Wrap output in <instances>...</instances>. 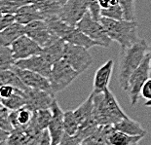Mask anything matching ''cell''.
<instances>
[{"label": "cell", "instance_id": "6da1fadb", "mask_svg": "<svg viewBox=\"0 0 151 145\" xmlns=\"http://www.w3.org/2000/svg\"><path fill=\"white\" fill-rule=\"evenodd\" d=\"M93 117L99 126H104L114 125L129 116L121 108L112 92L107 89L104 93H94Z\"/></svg>", "mask_w": 151, "mask_h": 145}, {"label": "cell", "instance_id": "7a4b0ae2", "mask_svg": "<svg viewBox=\"0 0 151 145\" xmlns=\"http://www.w3.org/2000/svg\"><path fill=\"white\" fill-rule=\"evenodd\" d=\"M149 50V45L144 39L137 40L131 47L122 49L119 60L118 79L122 90L127 91L128 82L131 75L142 62Z\"/></svg>", "mask_w": 151, "mask_h": 145}, {"label": "cell", "instance_id": "3957f363", "mask_svg": "<svg viewBox=\"0 0 151 145\" xmlns=\"http://www.w3.org/2000/svg\"><path fill=\"white\" fill-rule=\"evenodd\" d=\"M99 21L106 30L112 41L120 45L121 49L131 47L139 39L137 34L139 24L137 21L113 20V19L101 17Z\"/></svg>", "mask_w": 151, "mask_h": 145}, {"label": "cell", "instance_id": "277c9868", "mask_svg": "<svg viewBox=\"0 0 151 145\" xmlns=\"http://www.w3.org/2000/svg\"><path fill=\"white\" fill-rule=\"evenodd\" d=\"M80 75L73 67L68 64L63 59L58 60L52 66V72L50 76V82L52 90L58 93L66 89L70 84Z\"/></svg>", "mask_w": 151, "mask_h": 145}, {"label": "cell", "instance_id": "5b68a950", "mask_svg": "<svg viewBox=\"0 0 151 145\" xmlns=\"http://www.w3.org/2000/svg\"><path fill=\"white\" fill-rule=\"evenodd\" d=\"M76 27L89 36L91 39L98 42L101 47L108 48L111 44V38L108 36L106 30L101 21L95 20L90 11H87L83 18L76 24Z\"/></svg>", "mask_w": 151, "mask_h": 145}, {"label": "cell", "instance_id": "8992f818", "mask_svg": "<svg viewBox=\"0 0 151 145\" xmlns=\"http://www.w3.org/2000/svg\"><path fill=\"white\" fill-rule=\"evenodd\" d=\"M150 77V59L149 54L147 53L140 65L133 72L128 82L127 93L129 95L130 103L134 106L139 102V96L141 95V89Z\"/></svg>", "mask_w": 151, "mask_h": 145}, {"label": "cell", "instance_id": "52a82bcc", "mask_svg": "<svg viewBox=\"0 0 151 145\" xmlns=\"http://www.w3.org/2000/svg\"><path fill=\"white\" fill-rule=\"evenodd\" d=\"M88 50L89 49L83 46L66 42L63 59L70 64L77 72L82 74L93 63V57Z\"/></svg>", "mask_w": 151, "mask_h": 145}, {"label": "cell", "instance_id": "ba28073f", "mask_svg": "<svg viewBox=\"0 0 151 145\" xmlns=\"http://www.w3.org/2000/svg\"><path fill=\"white\" fill-rule=\"evenodd\" d=\"M87 11H89L88 0H67L62 5L58 16L68 24L76 27Z\"/></svg>", "mask_w": 151, "mask_h": 145}, {"label": "cell", "instance_id": "9c48e42d", "mask_svg": "<svg viewBox=\"0 0 151 145\" xmlns=\"http://www.w3.org/2000/svg\"><path fill=\"white\" fill-rule=\"evenodd\" d=\"M25 95H27V105L33 111L51 108L54 101L56 100L55 93L41 89L29 88L25 92Z\"/></svg>", "mask_w": 151, "mask_h": 145}, {"label": "cell", "instance_id": "30bf717a", "mask_svg": "<svg viewBox=\"0 0 151 145\" xmlns=\"http://www.w3.org/2000/svg\"><path fill=\"white\" fill-rule=\"evenodd\" d=\"M10 47L12 48L16 62L19 60L27 59L34 55H39L42 51V47L27 34L16 40Z\"/></svg>", "mask_w": 151, "mask_h": 145}, {"label": "cell", "instance_id": "8fae6325", "mask_svg": "<svg viewBox=\"0 0 151 145\" xmlns=\"http://www.w3.org/2000/svg\"><path fill=\"white\" fill-rule=\"evenodd\" d=\"M10 69L14 70V71L20 76V78L22 80V82H24L28 88L41 89V90H45V91L53 92L51 82L49 78H47V77L41 75V74L37 72L31 71V70L20 68V67H18L17 65H13Z\"/></svg>", "mask_w": 151, "mask_h": 145}, {"label": "cell", "instance_id": "7c38bea8", "mask_svg": "<svg viewBox=\"0 0 151 145\" xmlns=\"http://www.w3.org/2000/svg\"><path fill=\"white\" fill-rule=\"evenodd\" d=\"M51 110L53 112V117L48 127V130L52 136V145H58L60 144V141L65 134V123H63L65 112L60 107L57 100L54 101Z\"/></svg>", "mask_w": 151, "mask_h": 145}, {"label": "cell", "instance_id": "4fadbf2b", "mask_svg": "<svg viewBox=\"0 0 151 145\" xmlns=\"http://www.w3.org/2000/svg\"><path fill=\"white\" fill-rule=\"evenodd\" d=\"M15 65L22 69H28L31 71L37 72L47 78H50L51 72H52V66L48 60H46L41 55H34L27 59L19 60L16 62Z\"/></svg>", "mask_w": 151, "mask_h": 145}, {"label": "cell", "instance_id": "5bb4252c", "mask_svg": "<svg viewBox=\"0 0 151 145\" xmlns=\"http://www.w3.org/2000/svg\"><path fill=\"white\" fill-rule=\"evenodd\" d=\"M24 28L25 34L37 42L41 47H43L54 35L45 20L33 21L24 25Z\"/></svg>", "mask_w": 151, "mask_h": 145}, {"label": "cell", "instance_id": "9a60e30c", "mask_svg": "<svg viewBox=\"0 0 151 145\" xmlns=\"http://www.w3.org/2000/svg\"><path fill=\"white\" fill-rule=\"evenodd\" d=\"M66 42L57 35H53L51 39L42 47L40 55L51 64H54L63 57Z\"/></svg>", "mask_w": 151, "mask_h": 145}, {"label": "cell", "instance_id": "2e32d148", "mask_svg": "<svg viewBox=\"0 0 151 145\" xmlns=\"http://www.w3.org/2000/svg\"><path fill=\"white\" fill-rule=\"evenodd\" d=\"M114 67V60H108L106 62L99 67L95 73L93 81V93H101L108 89L112 72Z\"/></svg>", "mask_w": 151, "mask_h": 145}, {"label": "cell", "instance_id": "e0dca14e", "mask_svg": "<svg viewBox=\"0 0 151 145\" xmlns=\"http://www.w3.org/2000/svg\"><path fill=\"white\" fill-rule=\"evenodd\" d=\"M60 38H63L67 43L79 45V46H83L87 48V49H90V48L95 46H99L98 42L91 39L89 36H87L85 33H83L81 30L78 29L74 25L70 24L67 25L65 29L63 30L62 35H60Z\"/></svg>", "mask_w": 151, "mask_h": 145}, {"label": "cell", "instance_id": "ac0fdd59", "mask_svg": "<svg viewBox=\"0 0 151 145\" xmlns=\"http://www.w3.org/2000/svg\"><path fill=\"white\" fill-rule=\"evenodd\" d=\"M34 111L27 105H24L17 110L10 111L9 118L14 128H22L24 130L30 124L33 118Z\"/></svg>", "mask_w": 151, "mask_h": 145}, {"label": "cell", "instance_id": "d6986e66", "mask_svg": "<svg viewBox=\"0 0 151 145\" xmlns=\"http://www.w3.org/2000/svg\"><path fill=\"white\" fill-rule=\"evenodd\" d=\"M15 16L16 22L24 25H27V24H29V22L33 21L45 20L46 19V17L42 13L31 3L21 7L15 14Z\"/></svg>", "mask_w": 151, "mask_h": 145}, {"label": "cell", "instance_id": "ffe728a7", "mask_svg": "<svg viewBox=\"0 0 151 145\" xmlns=\"http://www.w3.org/2000/svg\"><path fill=\"white\" fill-rule=\"evenodd\" d=\"M93 110H94V93H91L88 98L85 101H83L75 110H73L80 127L85 126L94 119Z\"/></svg>", "mask_w": 151, "mask_h": 145}, {"label": "cell", "instance_id": "44dd1931", "mask_svg": "<svg viewBox=\"0 0 151 145\" xmlns=\"http://www.w3.org/2000/svg\"><path fill=\"white\" fill-rule=\"evenodd\" d=\"M24 34V25L16 22L10 27L1 30L0 32V44H1V46H11L16 40Z\"/></svg>", "mask_w": 151, "mask_h": 145}, {"label": "cell", "instance_id": "7402d4cb", "mask_svg": "<svg viewBox=\"0 0 151 145\" xmlns=\"http://www.w3.org/2000/svg\"><path fill=\"white\" fill-rule=\"evenodd\" d=\"M115 130L113 125L99 126L98 130L94 134L88 136L83 141L84 145H95V144H107L109 145V136L111 133Z\"/></svg>", "mask_w": 151, "mask_h": 145}, {"label": "cell", "instance_id": "603a6c76", "mask_svg": "<svg viewBox=\"0 0 151 145\" xmlns=\"http://www.w3.org/2000/svg\"><path fill=\"white\" fill-rule=\"evenodd\" d=\"M114 128L118 131H121L123 133H126L131 135H145L146 131L139 122L133 120L130 117L124 118L114 124Z\"/></svg>", "mask_w": 151, "mask_h": 145}, {"label": "cell", "instance_id": "cb8c5ba5", "mask_svg": "<svg viewBox=\"0 0 151 145\" xmlns=\"http://www.w3.org/2000/svg\"><path fill=\"white\" fill-rule=\"evenodd\" d=\"M144 136L145 135H131L115 128L108 139L110 145H133L137 144Z\"/></svg>", "mask_w": 151, "mask_h": 145}, {"label": "cell", "instance_id": "d4e9b609", "mask_svg": "<svg viewBox=\"0 0 151 145\" xmlns=\"http://www.w3.org/2000/svg\"><path fill=\"white\" fill-rule=\"evenodd\" d=\"M0 84L1 85H10L17 89H20L24 93L27 91L28 87L22 82L20 76L12 69L0 70Z\"/></svg>", "mask_w": 151, "mask_h": 145}, {"label": "cell", "instance_id": "484cf974", "mask_svg": "<svg viewBox=\"0 0 151 145\" xmlns=\"http://www.w3.org/2000/svg\"><path fill=\"white\" fill-rule=\"evenodd\" d=\"M30 3L33 4L46 18L59 15L62 8L59 0H30Z\"/></svg>", "mask_w": 151, "mask_h": 145}, {"label": "cell", "instance_id": "4316f807", "mask_svg": "<svg viewBox=\"0 0 151 145\" xmlns=\"http://www.w3.org/2000/svg\"><path fill=\"white\" fill-rule=\"evenodd\" d=\"M1 104L7 107L10 111L20 109L22 106L27 105V95L24 91L16 88L14 95H12L10 98H1Z\"/></svg>", "mask_w": 151, "mask_h": 145}, {"label": "cell", "instance_id": "83f0119b", "mask_svg": "<svg viewBox=\"0 0 151 145\" xmlns=\"http://www.w3.org/2000/svg\"><path fill=\"white\" fill-rule=\"evenodd\" d=\"M8 145H25L32 144L31 138L22 128H14L7 140Z\"/></svg>", "mask_w": 151, "mask_h": 145}, {"label": "cell", "instance_id": "f1b7e54d", "mask_svg": "<svg viewBox=\"0 0 151 145\" xmlns=\"http://www.w3.org/2000/svg\"><path fill=\"white\" fill-rule=\"evenodd\" d=\"M53 117V112L51 110V108L48 109H41V110L34 111L33 115V121L35 124L38 126V128L41 130H46L48 128L50 125V122L52 120Z\"/></svg>", "mask_w": 151, "mask_h": 145}, {"label": "cell", "instance_id": "f546056e", "mask_svg": "<svg viewBox=\"0 0 151 145\" xmlns=\"http://www.w3.org/2000/svg\"><path fill=\"white\" fill-rule=\"evenodd\" d=\"M63 123H65V134L68 135H74L78 133L80 125L77 121L73 110H67L65 112Z\"/></svg>", "mask_w": 151, "mask_h": 145}, {"label": "cell", "instance_id": "4dcf8cb0", "mask_svg": "<svg viewBox=\"0 0 151 145\" xmlns=\"http://www.w3.org/2000/svg\"><path fill=\"white\" fill-rule=\"evenodd\" d=\"M0 60H1L0 70L10 69L13 65H15L16 60L10 46H1L0 48Z\"/></svg>", "mask_w": 151, "mask_h": 145}, {"label": "cell", "instance_id": "1f68e13d", "mask_svg": "<svg viewBox=\"0 0 151 145\" xmlns=\"http://www.w3.org/2000/svg\"><path fill=\"white\" fill-rule=\"evenodd\" d=\"M29 3L30 0H0V10L1 13L16 14L21 7Z\"/></svg>", "mask_w": 151, "mask_h": 145}, {"label": "cell", "instance_id": "d6a6232c", "mask_svg": "<svg viewBox=\"0 0 151 145\" xmlns=\"http://www.w3.org/2000/svg\"><path fill=\"white\" fill-rule=\"evenodd\" d=\"M101 17L110 18L113 19V20H124V12L121 7L120 2L111 5L109 8L101 9Z\"/></svg>", "mask_w": 151, "mask_h": 145}, {"label": "cell", "instance_id": "836d02e7", "mask_svg": "<svg viewBox=\"0 0 151 145\" xmlns=\"http://www.w3.org/2000/svg\"><path fill=\"white\" fill-rule=\"evenodd\" d=\"M124 12V19L129 21H136L134 0H119Z\"/></svg>", "mask_w": 151, "mask_h": 145}, {"label": "cell", "instance_id": "e575fe53", "mask_svg": "<svg viewBox=\"0 0 151 145\" xmlns=\"http://www.w3.org/2000/svg\"><path fill=\"white\" fill-rule=\"evenodd\" d=\"M9 114H10V110L5 107L4 105L1 104V111H0V128L5 130L7 131L12 133L14 131V127L9 118Z\"/></svg>", "mask_w": 151, "mask_h": 145}, {"label": "cell", "instance_id": "d590c367", "mask_svg": "<svg viewBox=\"0 0 151 145\" xmlns=\"http://www.w3.org/2000/svg\"><path fill=\"white\" fill-rule=\"evenodd\" d=\"M89 3V11L92 14L93 18L95 20L99 21L101 15V7L99 5V0H88Z\"/></svg>", "mask_w": 151, "mask_h": 145}, {"label": "cell", "instance_id": "8d00e7d4", "mask_svg": "<svg viewBox=\"0 0 151 145\" xmlns=\"http://www.w3.org/2000/svg\"><path fill=\"white\" fill-rule=\"evenodd\" d=\"M16 22L15 14H9V13H1V20H0V29L3 30L6 27H10Z\"/></svg>", "mask_w": 151, "mask_h": 145}, {"label": "cell", "instance_id": "74e56055", "mask_svg": "<svg viewBox=\"0 0 151 145\" xmlns=\"http://www.w3.org/2000/svg\"><path fill=\"white\" fill-rule=\"evenodd\" d=\"M16 91V88L10 85H1L0 88V96L1 98H10L12 95H14Z\"/></svg>", "mask_w": 151, "mask_h": 145}, {"label": "cell", "instance_id": "f35d334b", "mask_svg": "<svg viewBox=\"0 0 151 145\" xmlns=\"http://www.w3.org/2000/svg\"><path fill=\"white\" fill-rule=\"evenodd\" d=\"M140 95L145 100H151V78H149L144 83Z\"/></svg>", "mask_w": 151, "mask_h": 145}, {"label": "cell", "instance_id": "ab89813d", "mask_svg": "<svg viewBox=\"0 0 151 145\" xmlns=\"http://www.w3.org/2000/svg\"><path fill=\"white\" fill-rule=\"evenodd\" d=\"M10 134H11L10 131H7L5 130L0 128V145L7 144V140L9 136H10Z\"/></svg>", "mask_w": 151, "mask_h": 145}, {"label": "cell", "instance_id": "60d3db41", "mask_svg": "<svg viewBox=\"0 0 151 145\" xmlns=\"http://www.w3.org/2000/svg\"><path fill=\"white\" fill-rule=\"evenodd\" d=\"M148 54H149V59H150V77H151V43L149 44V50H148Z\"/></svg>", "mask_w": 151, "mask_h": 145}, {"label": "cell", "instance_id": "b9f144b4", "mask_svg": "<svg viewBox=\"0 0 151 145\" xmlns=\"http://www.w3.org/2000/svg\"><path fill=\"white\" fill-rule=\"evenodd\" d=\"M144 106H147V107H151V100H146V102L144 103Z\"/></svg>", "mask_w": 151, "mask_h": 145}, {"label": "cell", "instance_id": "7bdbcfd3", "mask_svg": "<svg viewBox=\"0 0 151 145\" xmlns=\"http://www.w3.org/2000/svg\"><path fill=\"white\" fill-rule=\"evenodd\" d=\"M66 1H67V0H59V2H60V5H63Z\"/></svg>", "mask_w": 151, "mask_h": 145}]
</instances>
